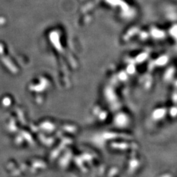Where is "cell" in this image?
Returning a JSON list of instances; mask_svg holds the SVG:
<instances>
[]
</instances>
